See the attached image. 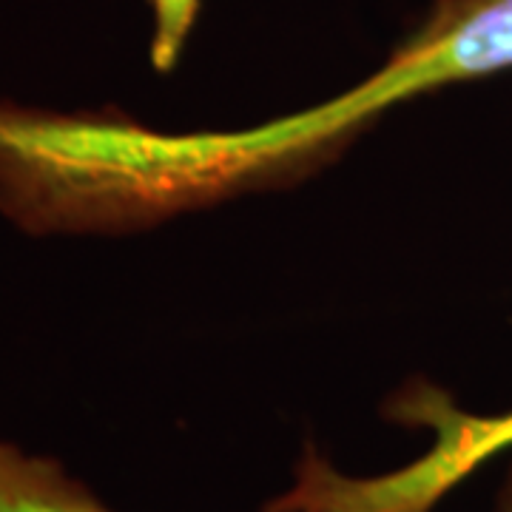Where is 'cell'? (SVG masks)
<instances>
[{"label":"cell","instance_id":"6da1fadb","mask_svg":"<svg viewBox=\"0 0 512 512\" xmlns=\"http://www.w3.org/2000/svg\"><path fill=\"white\" fill-rule=\"evenodd\" d=\"M512 69V0H433L382 66L319 106L231 131L0 100V214L32 237L134 234L299 183L424 94Z\"/></svg>","mask_w":512,"mask_h":512},{"label":"cell","instance_id":"7a4b0ae2","mask_svg":"<svg viewBox=\"0 0 512 512\" xmlns=\"http://www.w3.org/2000/svg\"><path fill=\"white\" fill-rule=\"evenodd\" d=\"M387 419L430 433L427 450L387 473H342L305 447L291 487L265 512H433L495 456L512 450V410L470 413L436 384L413 379L384 407Z\"/></svg>","mask_w":512,"mask_h":512},{"label":"cell","instance_id":"3957f363","mask_svg":"<svg viewBox=\"0 0 512 512\" xmlns=\"http://www.w3.org/2000/svg\"><path fill=\"white\" fill-rule=\"evenodd\" d=\"M0 512H114L55 458L0 439Z\"/></svg>","mask_w":512,"mask_h":512},{"label":"cell","instance_id":"277c9868","mask_svg":"<svg viewBox=\"0 0 512 512\" xmlns=\"http://www.w3.org/2000/svg\"><path fill=\"white\" fill-rule=\"evenodd\" d=\"M154 15L151 32V66L157 72H171L183 55L202 0H148Z\"/></svg>","mask_w":512,"mask_h":512},{"label":"cell","instance_id":"5b68a950","mask_svg":"<svg viewBox=\"0 0 512 512\" xmlns=\"http://www.w3.org/2000/svg\"><path fill=\"white\" fill-rule=\"evenodd\" d=\"M495 512H512V467L507 470V478L501 484V493H498V510Z\"/></svg>","mask_w":512,"mask_h":512}]
</instances>
